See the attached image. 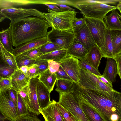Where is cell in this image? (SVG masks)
Wrapping results in <instances>:
<instances>
[{"mask_svg":"<svg viewBox=\"0 0 121 121\" xmlns=\"http://www.w3.org/2000/svg\"><path fill=\"white\" fill-rule=\"evenodd\" d=\"M114 59L116 64L117 74L121 79V54L116 56Z\"/></svg>","mask_w":121,"mask_h":121,"instance_id":"obj_47","label":"cell"},{"mask_svg":"<svg viewBox=\"0 0 121 121\" xmlns=\"http://www.w3.org/2000/svg\"><path fill=\"white\" fill-rule=\"evenodd\" d=\"M95 45L100 50L104 44L107 26L103 20L89 18L83 15Z\"/></svg>","mask_w":121,"mask_h":121,"instance_id":"obj_6","label":"cell"},{"mask_svg":"<svg viewBox=\"0 0 121 121\" xmlns=\"http://www.w3.org/2000/svg\"><path fill=\"white\" fill-rule=\"evenodd\" d=\"M108 28L110 30H121V18L120 15L116 10L112 11L104 18Z\"/></svg>","mask_w":121,"mask_h":121,"instance_id":"obj_22","label":"cell"},{"mask_svg":"<svg viewBox=\"0 0 121 121\" xmlns=\"http://www.w3.org/2000/svg\"><path fill=\"white\" fill-rule=\"evenodd\" d=\"M46 9L48 13L43 12L45 20L52 28L63 30H73L72 22L78 12L75 11L66 10L56 11L49 9Z\"/></svg>","mask_w":121,"mask_h":121,"instance_id":"obj_4","label":"cell"},{"mask_svg":"<svg viewBox=\"0 0 121 121\" xmlns=\"http://www.w3.org/2000/svg\"><path fill=\"white\" fill-rule=\"evenodd\" d=\"M0 56L2 60L8 65L13 69L15 70L19 69L17 65L15 56L7 51L0 43Z\"/></svg>","mask_w":121,"mask_h":121,"instance_id":"obj_27","label":"cell"},{"mask_svg":"<svg viewBox=\"0 0 121 121\" xmlns=\"http://www.w3.org/2000/svg\"><path fill=\"white\" fill-rule=\"evenodd\" d=\"M0 111L5 118L9 120L15 121L18 118L16 107L8 90L0 91Z\"/></svg>","mask_w":121,"mask_h":121,"instance_id":"obj_10","label":"cell"},{"mask_svg":"<svg viewBox=\"0 0 121 121\" xmlns=\"http://www.w3.org/2000/svg\"><path fill=\"white\" fill-rule=\"evenodd\" d=\"M103 57L102 54L100 49L95 45L89 51L85 59L89 64L98 69L101 59Z\"/></svg>","mask_w":121,"mask_h":121,"instance_id":"obj_20","label":"cell"},{"mask_svg":"<svg viewBox=\"0 0 121 121\" xmlns=\"http://www.w3.org/2000/svg\"><path fill=\"white\" fill-rule=\"evenodd\" d=\"M80 78L77 84L87 89L93 90L100 94L111 95L119 92L111 88L103 83L97 76L86 69L80 68Z\"/></svg>","mask_w":121,"mask_h":121,"instance_id":"obj_5","label":"cell"},{"mask_svg":"<svg viewBox=\"0 0 121 121\" xmlns=\"http://www.w3.org/2000/svg\"><path fill=\"white\" fill-rule=\"evenodd\" d=\"M47 36L48 42L55 43L67 50L74 38V30H60L52 28L48 32Z\"/></svg>","mask_w":121,"mask_h":121,"instance_id":"obj_8","label":"cell"},{"mask_svg":"<svg viewBox=\"0 0 121 121\" xmlns=\"http://www.w3.org/2000/svg\"><path fill=\"white\" fill-rule=\"evenodd\" d=\"M19 69L22 71L26 77L29 78L30 73L29 66H23L21 67Z\"/></svg>","mask_w":121,"mask_h":121,"instance_id":"obj_49","label":"cell"},{"mask_svg":"<svg viewBox=\"0 0 121 121\" xmlns=\"http://www.w3.org/2000/svg\"><path fill=\"white\" fill-rule=\"evenodd\" d=\"M17 66L19 69L23 66H29L35 63L36 60L30 58L28 56L21 54L15 56Z\"/></svg>","mask_w":121,"mask_h":121,"instance_id":"obj_32","label":"cell"},{"mask_svg":"<svg viewBox=\"0 0 121 121\" xmlns=\"http://www.w3.org/2000/svg\"><path fill=\"white\" fill-rule=\"evenodd\" d=\"M56 104L64 121H75L73 116L70 113L63 107L58 102H56Z\"/></svg>","mask_w":121,"mask_h":121,"instance_id":"obj_36","label":"cell"},{"mask_svg":"<svg viewBox=\"0 0 121 121\" xmlns=\"http://www.w3.org/2000/svg\"><path fill=\"white\" fill-rule=\"evenodd\" d=\"M62 49L58 45L48 42L40 47V51L42 55Z\"/></svg>","mask_w":121,"mask_h":121,"instance_id":"obj_33","label":"cell"},{"mask_svg":"<svg viewBox=\"0 0 121 121\" xmlns=\"http://www.w3.org/2000/svg\"><path fill=\"white\" fill-rule=\"evenodd\" d=\"M78 62L80 68L85 69L96 76H101L102 75L98 69H96L89 64L85 59L78 60Z\"/></svg>","mask_w":121,"mask_h":121,"instance_id":"obj_35","label":"cell"},{"mask_svg":"<svg viewBox=\"0 0 121 121\" xmlns=\"http://www.w3.org/2000/svg\"><path fill=\"white\" fill-rule=\"evenodd\" d=\"M86 24L85 20L83 17L81 18H75L72 22V26L74 31L77 30Z\"/></svg>","mask_w":121,"mask_h":121,"instance_id":"obj_42","label":"cell"},{"mask_svg":"<svg viewBox=\"0 0 121 121\" xmlns=\"http://www.w3.org/2000/svg\"><path fill=\"white\" fill-rule=\"evenodd\" d=\"M8 91L9 96L14 104L16 109L18 92L12 88L8 90Z\"/></svg>","mask_w":121,"mask_h":121,"instance_id":"obj_46","label":"cell"},{"mask_svg":"<svg viewBox=\"0 0 121 121\" xmlns=\"http://www.w3.org/2000/svg\"><path fill=\"white\" fill-rule=\"evenodd\" d=\"M82 101L94 109L104 121H121V92L107 95L87 89Z\"/></svg>","mask_w":121,"mask_h":121,"instance_id":"obj_2","label":"cell"},{"mask_svg":"<svg viewBox=\"0 0 121 121\" xmlns=\"http://www.w3.org/2000/svg\"><path fill=\"white\" fill-rule=\"evenodd\" d=\"M56 82V88L55 91L58 93H65L73 91L74 82L62 79H57Z\"/></svg>","mask_w":121,"mask_h":121,"instance_id":"obj_30","label":"cell"},{"mask_svg":"<svg viewBox=\"0 0 121 121\" xmlns=\"http://www.w3.org/2000/svg\"><path fill=\"white\" fill-rule=\"evenodd\" d=\"M40 47L31 49L22 54L30 58L36 60L42 55L40 51Z\"/></svg>","mask_w":121,"mask_h":121,"instance_id":"obj_39","label":"cell"},{"mask_svg":"<svg viewBox=\"0 0 121 121\" xmlns=\"http://www.w3.org/2000/svg\"><path fill=\"white\" fill-rule=\"evenodd\" d=\"M7 18L1 12H0V22L2 21L5 19Z\"/></svg>","mask_w":121,"mask_h":121,"instance_id":"obj_52","label":"cell"},{"mask_svg":"<svg viewBox=\"0 0 121 121\" xmlns=\"http://www.w3.org/2000/svg\"><path fill=\"white\" fill-rule=\"evenodd\" d=\"M120 16H121V13H120Z\"/></svg>","mask_w":121,"mask_h":121,"instance_id":"obj_54","label":"cell"},{"mask_svg":"<svg viewBox=\"0 0 121 121\" xmlns=\"http://www.w3.org/2000/svg\"><path fill=\"white\" fill-rule=\"evenodd\" d=\"M58 103L70 113L78 121H89L72 93L59 92Z\"/></svg>","mask_w":121,"mask_h":121,"instance_id":"obj_7","label":"cell"},{"mask_svg":"<svg viewBox=\"0 0 121 121\" xmlns=\"http://www.w3.org/2000/svg\"><path fill=\"white\" fill-rule=\"evenodd\" d=\"M0 42L4 48L10 53H13V43L9 27L3 30L0 33Z\"/></svg>","mask_w":121,"mask_h":121,"instance_id":"obj_25","label":"cell"},{"mask_svg":"<svg viewBox=\"0 0 121 121\" xmlns=\"http://www.w3.org/2000/svg\"><path fill=\"white\" fill-rule=\"evenodd\" d=\"M30 73V79L35 77L40 74L39 66L36 64H34L29 66Z\"/></svg>","mask_w":121,"mask_h":121,"instance_id":"obj_44","label":"cell"},{"mask_svg":"<svg viewBox=\"0 0 121 121\" xmlns=\"http://www.w3.org/2000/svg\"><path fill=\"white\" fill-rule=\"evenodd\" d=\"M75 37L81 42L89 51L95 45L86 24L79 29L74 31Z\"/></svg>","mask_w":121,"mask_h":121,"instance_id":"obj_13","label":"cell"},{"mask_svg":"<svg viewBox=\"0 0 121 121\" xmlns=\"http://www.w3.org/2000/svg\"><path fill=\"white\" fill-rule=\"evenodd\" d=\"M48 42L47 36L38 38L26 43L14 49V56L23 53L31 49L39 47Z\"/></svg>","mask_w":121,"mask_h":121,"instance_id":"obj_17","label":"cell"},{"mask_svg":"<svg viewBox=\"0 0 121 121\" xmlns=\"http://www.w3.org/2000/svg\"><path fill=\"white\" fill-rule=\"evenodd\" d=\"M13 46L16 48L36 39L47 36L51 27L45 19L38 17H28L13 23L9 27Z\"/></svg>","mask_w":121,"mask_h":121,"instance_id":"obj_1","label":"cell"},{"mask_svg":"<svg viewBox=\"0 0 121 121\" xmlns=\"http://www.w3.org/2000/svg\"><path fill=\"white\" fill-rule=\"evenodd\" d=\"M111 36L115 57L121 54V30H111Z\"/></svg>","mask_w":121,"mask_h":121,"instance_id":"obj_28","label":"cell"},{"mask_svg":"<svg viewBox=\"0 0 121 121\" xmlns=\"http://www.w3.org/2000/svg\"><path fill=\"white\" fill-rule=\"evenodd\" d=\"M44 4L47 6L49 9L53 11L58 12L63 11L62 9L56 5L46 4Z\"/></svg>","mask_w":121,"mask_h":121,"instance_id":"obj_51","label":"cell"},{"mask_svg":"<svg viewBox=\"0 0 121 121\" xmlns=\"http://www.w3.org/2000/svg\"><path fill=\"white\" fill-rule=\"evenodd\" d=\"M48 60L39 57L36 59L35 64H37L38 66L40 74L48 69Z\"/></svg>","mask_w":121,"mask_h":121,"instance_id":"obj_40","label":"cell"},{"mask_svg":"<svg viewBox=\"0 0 121 121\" xmlns=\"http://www.w3.org/2000/svg\"><path fill=\"white\" fill-rule=\"evenodd\" d=\"M24 102L29 112L31 113V107L29 98V88L26 86L18 92Z\"/></svg>","mask_w":121,"mask_h":121,"instance_id":"obj_34","label":"cell"},{"mask_svg":"<svg viewBox=\"0 0 121 121\" xmlns=\"http://www.w3.org/2000/svg\"><path fill=\"white\" fill-rule=\"evenodd\" d=\"M117 9H118L121 13V2L118 3L117 5Z\"/></svg>","mask_w":121,"mask_h":121,"instance_id":"obj_53","label":"cell"},{"mask_svg":"<svg viewBox=\"0 0 121 121\" xmlns=\"http://www.w3.org/2000/svg\"><path fill=\"white\" fill-rule=\"evenodd\" d=\"M60 66L76 83H78L80 78V67L78 59L67 56L59 63Z\"/></svg>","mask_w":121,"mask_h":121,"instance_id":"obj_11","label":"cell"},{"mask_svg":"<svg viewBox=\"0 0 121 121\" xmlns=\"http://www.w3.org/2000/svg\"><path fill=\"white\" fill-rule=\"evenodd\" d=\"M15 70L10 66H5L0 67V78L10 77Z\"/></svg>","mask_w":121,"mask_h":121,"instance_id":"obj_38","label":"cell"},{"mask_svg":"<svg viewBox=\"0 0 121 121\" xmlns=\"http://www.w3.org/2000/svg\"><path fill=\"white\" fill-rule=\"evenodd\" d=\"M49 4V0H0V9L1 10L30 4Z\"/></svg>","mask_w":121,"mask_h":121,"instance_id":"obj_16","label":"cell"},{"mask_svg":"<svg viewBox=\"0 0 121 121\" xmlns=\"http://www.w3.org/2000/svg\"><path fill=\"white\" fill-rule=\"evenodd\" d=\"M0 12L2 13L7 19H9L11 23L31 16L45 19L43 13L35 9L22 8H11L1 9Z\"/></svg>","mask_w":121,"mask_h":121,"instance_id":"obj_9","label":"cell"},{"mask_svg":"<svg viewBox=\"0 0 121 121\" xmlns=\"http://www.w3.org/2000/svg\"><path fill=\"white\" fill-rule=\"evenodd\" d=\"M39 75L31 78L28 85L31 113L37 115L41 114V109L38 104L37 94V86L39 80Z\"/></svg>","mask_w":121,"mask_h":121,"instance_id":"obj_12","label":"cell"},{"mask_svg":"<svg viewBox=\"0 0 121 121\" xmlns=\"http://www.w3.org/2000/svg\"><path fill=\"white\" fill-rule=\"evenodd\" d=\"M56 75L57 80L59 79H64L73 82L72 79L68 75L60 66L58 70L56 73Z\"/></svg>","mask_w":121,"mask_h":121,"instance_id":"obj_41","label":"cell"},{"mask_svg":"<svg viewBox=\"0 0 121 121\" xmlns=\"http://www.w3.org/2000/svg\"><path fill=\"white\" fill-rule=\"evenodd\" d=\"M39 78V81L46 86L51 93L53 90L57 80L56 73H51L48 69L40 74Z\"/></svg>","mask_w":121,"mask_h":121,"instance_id":"obj_23","label":"cell"},{"mask_svg":"<svg viewBox=\"0 0 121 121\" xmlns=\"http://www.w3.org/2000/svg\"><path fill=\"white\" fill-rule=\"evenodd\" d=\"M117 74V66L115 60L113 58H107L102 75L112 84L115 82Z\"/></svg>","mask_w":121,"mask_h":121,"instance_id":"obj_21","label":"cell"},{"mask_svg":"<svg viewBox=\"0 0 121 121\" xmlns=\"http://www.w3.org/2000/svg\"><path fill=\"white\" fill-rule=\"evenodd\" d=\"M77 102L89 121H104L98 113L90 106L82 102Z\"/></svg>","mask_w":121,"mask_h":121,"instance_id":"obj_26","label":"cell"},{"mask_svg":"<svg viewBox=\"0 0 121 121\" xmlns=\"http://www.w3.org/2000/svg\"><path fill=\"white\" fill-rule=\"evenodd\" d=\"M60 66L59 63L56 62L53 60H48V69L51 73H56L58 70Z\"/></svg>","mask_w":121,"mask_h":121,"instance_id":"obj_43","label":"cell"},{"mask_svg":"<svg viewBox=\"0 0 121 121\" xmlns=\"http://www.w3.org/2000/svg\"><path fill=\"white\" fill-rule=\"evenodd\" d=\"M97 76L105 84L112 89H113L112 84L104 76L102 75L101 76Z\"/></svg>","mask_w":121,"mask_h":121,"instance_id":"obj_48","label":"cell"},{"mask_svg":"<svg viewBox=\"0 0 121 121\" xmlns=\"http://www.w3.org/2000/svg\"><path fill=\"white\" fill-rule=\"evenodd\" d=\"M89 51L79 41L74 38L67 50V56H71L80 60L85 59Z\"/></svg>","mask_w":121,"mask_h":121,"instance_id":"obj_15","label":"cell"},{"mask_svg":"<svg viewBox=\"0 0 121 121\" xmlns=\"http://www.w3.org/2000/svg\"><path fill=\"white\" fill-rule=\"evenodd\" d=\"M49 90L39 80L37 85V94L38 104L41 109L45 108L51 102Z\"/></svg>","mask_w":121,"mask_h":121,"instance_id":"obj_18","label":"cell"},{"mask_svg":"<svg viewBox=\"0 0 121 121\" xmlns=\"http://www.w3.org/2000/svg\"><path fill=\"white\" fill-rule=\"evenodd\" d=\"M103 57L108 58H114L113 48L111 36V30L108 28L105 35L104 44L101 50Z\"/></svg>","mask_w":121,"mask_h":121,"instance_id":"obj_24","label":"cell"},{"mask_svg":"<svg viewBox=\"0 0 121 121\" xmlns=\"http://www.w3.org/2000/svg\"><path fill=\"white\" fill-rule=\"evenodd\" d=\"M67 50L62 49L43 55L39 57L48 60H53L59 63L67 56Z\"/></svg>","mask_w":121,"mask_h":121,"instance_id":"obj_29","label":"cell"},{"mask_svg":"<svg viewBox=\"0 0 121 121\" xmlns=\"http://www.w3.org/2000/svg\"><path fill=\"white\" fill-rule=\"evenodd\" d=\"M59 7L63 11L66 10L75 11V10L73 8L67 6L66 5L62 4H57L55 5Z\"/></svg>","mask_w":121,"mask_h":121,"instance_id":"obj_50","label":"cell"},{"mask_svg":"<svg viewBox=\"0 0 121 121\" xmlns=\"http://www.w3.org/2000/svg\"><path fill=\"white\" fill-rule=\"evenodd\" d=\"M15 121H42L36 115L29 113L27 116L18 118Z\"/></svg>","mask_w":121,"mask_h":121,"instance_id":"obj_45","label":"cell"},{"mask_svg":"<svg viewBox=\"0 0 121 121\" xmlns=\"http://www.w3.org/2000/svg\"><path fill=\"white\" fill-rule=\"evenodd\" d=\"M16 111L18 118L24 117L29 113L24 102L18 92Z\"/></svg>","mask_w":121,"mask_h":121,"instance_id":"obj_31","label":"cell"},{"mask_svg":"<svg viewBox=\"0 0 121 121\" xmlns=\"http://www.w3.org/2000/svg\"><path fill=\"white\" fill-rule=\"evenodd\" d=\"M74 7L87 17L103 20L109 12L117 9L116 6L98 3L96 0H74Z\"/></svg>","mask_w":121,"mask_h":121,"instance_id":"obj_3","label":"cell"},{"mask_svg":"<svg viewBox=\"0 0 121 121\" xmlns=\"http://www.w3.org/2000/svg\"><path fill=\"white\" fill-rule=\"evenodd\" d=\"M11 77L12 88L18 92L30 83V78L26 77L19 69L15 70Z\"/></svg>","mask_w":121,"mask_h":121,"instance_id":"obj_19","label":"cell"},{"mask_svg":"<svg viewBox=\"0 0 121 121\" xmlns=\"http://www.w3.org/2000/svg\"><path fill=\"white\" fill-rule=\"evenodd\" d=\"M12 88L11 76L9 77L0 78V91H5Z\"/></svg>","mask_w":121,"mask_h":121,"instance_id":"obj_37","label":"cell"},{"mask_svg":"<svg viewBox=\"0 0 121 121\" xmlns=\"http://www.w3.org/2000/svg\"><path fill=\"white\" fill-rule=\"evenodd\" d=\"M54 100L46 107L41 109L40 112L45 121H64Z\"/></svg>","mask_w":121,"mask_h":121,"instance_id":"obj_14","label":"cell"}]
</instances>
